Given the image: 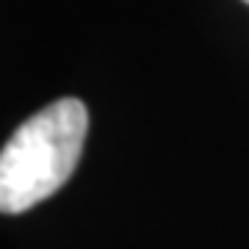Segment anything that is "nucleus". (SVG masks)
Wrapping results in <instances>:
<instances>
[{"instance_id":"f257e3e1","label":"nucleus","mask_w":249,"mask_h":249,"mask_svg":"<svg viewBox=\"0 0 249 249\" xmlns=\"http://www.w3.org/2000/svg\"><path fill=\"white\" fill-rule=\"evenodd\" d=\"M89 130L78 97L45 106L19 124L0 152V211L17 216L45 202L72 178Z\"/></svg>"},{"instance_id":"f03ea898","label":"nucleus","mask_w":249,"mask_h":249,"mask_svg":"<svg viewBox=\"0 0 249 249\" xmlns=\"http://www.w3.org/2000/svg\"><path fill=\"white\" fill-rule=\"evenodd\" d=\"M244 3H247V6H249V0H244Z\"/></svg>"}]
</instances>
